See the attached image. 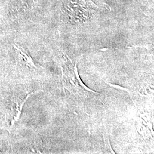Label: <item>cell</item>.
Returning <instances> with one entry per match:
<instances>
[{
	"label": "cell",
	"instance_id": "1",
	"mask_svg": "<svg viewBox=\"0 0 154 154\" xmlns=\"http://www.w3.org/2000/svg\"><path fill=\"white\" fill-rule=\"evenodd\" d=\"M62 72V82L65 88L74 94L85 95L88 93H97L88 88L81 81L77 69V63L65 57V61L61 65Z\"/></svg>",
	"mask_w": 154,
	"mask_h": 154
},
{
	"label": "cell",
	"instance_id": "2",
	"mask_svg": "<svg viewBox=\"0 0 154 154\" xmlns=\"http://www.w3.org/2000/svg\"><path fill=\"white\" fill-rule=\"evenodd\" d=\"M44 90H38L35 92H33L29 94L28 95L25 97V98L22 100H16L14 102L13 106L11 107V110L6 114L5 118V122L6 127L9 132H11L13 127L14 126L15 123L18 121L20 118V116L22 113V109L25 102L28 99V98L33 94L37 93L39 91H43Z\"/></svg>",
	"mask_w": 154,
	"mask_h": 154
},
{
	"label": "cell",
	"instance_id": "3",
	"mask_svg": "<svg viewBox=\"0 0 154 154\" xmlns=\"http://www.w3.org/2000/svg\"><path fill=\"white\" fill-rule=\"evenodd\" d=\"M13 48L16 50L17 54L22 59L23 61L28 65L32 67L37 68V66L35 65L31 57L28 54L27 51L24 49L21 46L17 44L13 45Z\"/></svg>",
	"mask_w": 154,
	"mask_h": 154
}]
</instances>
